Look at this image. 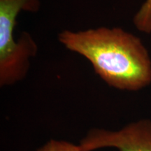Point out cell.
I'll return each instance as SVG.
<instances>
[{
    "mask_svg": "<svg viewBox=\"0 0 151 151\" xmlns=\"http://www.w3.org/2000/svg\"><path fill=\"white\" fill-rule=\"evenodd\" d=\"M58 40L65 48L90 62L107 85L137 91L151 83V58L139 37L120 27L65 29Z\"/></svg>",
    "mask_w": 151,
    "mask_h": 151,
    "instance_id": "6da1fadb",
    "label": "cell"
},
{
    "mask_svg": "<svg viewBox=\"0 0 151 151\" xmlns=\"http://www.w3.org/2000/svg\"><path fill=\"white\" fill-rule=\"evenodd\" d=\"M39 0H0V86H11L27 76L30 60L38 46L31 35L21 33L15 39L17 17L22 11L36 12Z\"/></svg>",
    "mask_w": 151,
    "mask_h": 151,
    "instance_id": "7a4b0ae2",
    "label": "cell"
},
{
    "mask_svg": "<svg viewBox=\"0 0 151 151\" xmlns=\"http://www.w3.org/2000/svg\"><path fill=\"white\" fill-rule=\"evenodd\" d=\"M81 151L112 147L119 151H151V121L132 122L118 131L93 129L81 141Z\"/></svg>",
    "mask_w": 151,
    "mask_h": 151,
    "instance_id": "3957f363",
    "label": "cell"
},
{
    "mask_svg": "<svg viewBox=\"0 0 151 151\" xmlns=\"http://www.w3.org/2000/svg\"><path fill=\"white\" fill-rule=\"evenodd\" d=\"M136 28L141 32L151 34V0H146L133 19Z\"/></svg>",
    "mask_w": 151,
    "mask_h": 151,
    "instance_id": "277c9868",
    "label": "cell"
},
{
    "mask_svg": "<svg viewBox=\"0 0 151 151\" xmlns=\"http://www.w3.org/2000/svg\"><path fill=\"white\" fill-rule=\"evenodd\" d=\"M38 151H81L79 146L66 141L51 140Z\"/></svg>",
    "mask_w": 151,
    "mask_h": 151,
    "instance_id": "5b68a950",
    "label": "cell"
}]
</instances>
